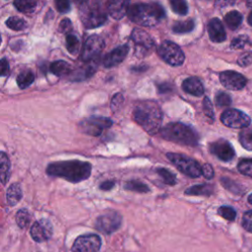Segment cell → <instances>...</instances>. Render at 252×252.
Instances as JSON below:
<instances>
[{
  "instance_id": "cell-1",
  "label": "cell",
  "mask_w": 252,
  "mask_h": 252,
  "mask_svg": "<svg viewBox=\"0 0 252 252\" xmlns=\"http://www.w3.org/2000/svg\"><path fill=\"white\" fill-rule=\"evenodd\" d=\"M92 165L83 160H64L49 163L46 167V173L50 176L61 177L72 183L81 182L90 177Z\"/></svg>"
},
{
  "instance_id": "cell-2",
  "label": "cell",
  "mask_w": 252,
  "mask_h": 252,
  "mask_svg": "<svg viewBox=\"0 0 252 252\" xmlns=\"http://www.w3.org/2000/svg\"><path fill=\"white\" fill-rule=\"evenodd\" d=\"M134 120L149 134L155 135L160 128L162 112L158 103L154 101H142L133 110Z\"/></svg>"
},
{
  "instance_id": "cell-3",
  "label": "cell",
  "mask_w": 252,
  "mask_h": 252,
  "mask_svg": "<svg viewBox=\"0 0 252 252\" xmlns=\"http://www.w3.org/2000/svg\"><path fill=\"white\" fill-rule=\"evenodd\" d=\"M127 16L138 25L153 27L164 19L165 12L158 3H136L129 6Z\"/></svg>"
},
{
  "instance_id": "cell-4",
  "label": "cell",
  "mask_w": 252,
  "mask_h": 252,
  "mask_svg": "<svg viewBox=\"0 0 252 252\" xmlns=\"http://www.w3.org/2000/svg\"><path fill=\"white\" fill-rule=\"evenodd\" d=\"M160 135L163 139L185 146H196L199 141L197 132L181 122H171L166 124L161 130Z\"/></svg>"
},
{
  "instance_id": "cell-5",
  "label": "cell",
  "mask_w": 252,
  "mask_h": 252,
  "mask_svg": "<svg viewBox=\"0 0 252 252\" xmlns=\"http://www.w3.org/2000/svg\"><path fill=\"white\" fill-rule=\"evenodd\" d=\"M80 7V18L85 28L94 29L106 22L107 16L99 0H94L91 3L87 2Z\"/></svg>"
},
{
  "instance_id": "cell-6",
  "label": "cell",
  "mask_w": 252,
  "mask_h": 252,
  "mask_svg": "<svg viewBox=\"0 0 252 252\" xmlns=\"http://www.w3.org/2000/svg\"><path fill=\"white\" fill-rule=\"evenodd\" d=\"M166 157L172 162V164L183 174L191 178H197L202 175V166L197 160L182 154L168 153Z\"/></svg>"
},
{
  "instance_id": "cell-7",
  "label": "cell",
  "mask_w": 252,
  "mask_h": 252,
  "mask_svg": "<svg viewBox=\"0 0 252 252\" xmlns=\"http://www.w3.org/2000/svg\"><path fill=\"white\" fill-rule=\"evenodd\" d=\"M159 57L172 66H180L183 64L185 56L182 49L172 41H162L158 47Z\"/></svg>"
},
{
  "instance_id": "cell-8",
  "label": "cell",
  "mask_w": 252,
  "mask_h": 252,
  "mask_svg": "<svg viewBox=\"0 0 252 252\" xmlns=\"http://www.w3.org/2000/svg\"><path fill=\"white\" fill-rule=\"evenodd\" d=\"M220 121L222 122L223 125L227 127L235 129H244L250 125L251 119L243 111L232 108L224 110L221 113Z\"/></svg>"
},
{
  "instance_id": "cell-9",
  "label": "cell",
  "mask_w": 252,
  "mask_h": 252,
  "mask_svg": "<svg viewBox=\"0 0 252 252\" xmlns=\"http://www.w3.org/2000/svg\"><path fill=\"white\" fill-rule=\"evenodd\" d=\"M112 120L107 117L92 116L80 123V129L83 133L91 136H98L103 130L111 127Z\"/></svg>"
},
{
  "instance_id": "cell-10",
  "label": "cell",
  "mask_w": 252,
  "mask_h": 252,
  "mask_svg": "<svg viewBox=\"0 0 252 252\" xmlns=\"http://www.w3.org/2000/svg\"><path fill=\"white\" fill-rule=\"evenodd\" d=\"M104 47V40L97 34H93L87 38L84 43L81 58L83 61L88 62L99 57L100 52Z\"/></svg>"
},
{
  "instance_id": "cell-11",
  "label": "cell",
  "mask_w": 252,
  "mask_h": 252,
  "mask_svg": "<svg viewBox=\"0 0 252 252\" xmlns=\"http://www.w3.org/2000/svg\"><path fill=\"white\" fill-rule=\"evenodd\" d=\"M121 220V216L117 212L108 211L96 219L95 227L104 234H110L119 228Z\"/></svg>"
},
{
  "instance_id": "cell-12",
  "label": "cell",
  "mask_w": 252,
  "mask_h": 252,
  "mask_svg": "<svg viewBox=\"0 0 252 252\" xmlns=\"http://www.w3.org/2000/svg\"><path fill=\"white\" fill-rule=\"evenodd\" d=\"M101 246L100 237L97 234H83L76 238L72 245V252H97Z\"/></svg>"
},
{
  "instance_id": "cell-13",
  "label": "cell",
  "mask_w": 252,
  "mask_h": 252,
  "mask_svg": "<svg viewBox=\"0 0 252 252\" xmlns=\"http://www.w3.org/2000/svg\"><path fill=\"white\" fill-rule=\"evenodd\" d=\"M131 39L135 43L138 56H145L150 53L155 45L151 35L142 29H134L131 33Z\"/></svg>"
},
{
  "instance_id": "cell-14",
  "label": "cell",
  "mask_w": 252,
  "mask_h": 252,
  "mask_svg": "<svg viewBox=\"0 0 252 252\" xmlns=\"http://www.w3.org/2000/svg\"><path fill=\"white\" fill-rule=\"evenodd\" d=\"M220 81L221 85L231 91H239L246 85V78L235 71H223L220 74Z\"/></svg>"
},
{
  "instance_id": "cell-15",
  "label": "cell",
  "mask_w": 252,
  "mask_h": 252,
  "mask_svg": "<svg viewBox=\"0 0 252 252\" xmlns=\"http://www.w3.org/2000/svg\"><path fill=\"white\" fill-rule=\"evenodd\" d=\"M52 224L46 219L36 220L31 227V235L36 242H43L48 240L52 235Z\"/></svg>"
},
{
  "instance_id": "cell-16",
  "label": "cell",
  "mask_w": 252,
  "mask_h": 252,
  "mask_svg": "<svg viewBox=\"0 0 252 252\" xmlns=\"http://www.w3.org/2000/svg\"><path fill=\"white\" fill-rule=\"evenodd\" d=\"M210 152L222 161H229L234 157L232 146L223 139L212 143L210 145Z\"/></svg>"
},
{
  "instance_id": "cell-17",
  "label": "cell",
  "mask_w": 252,
  "mask_h": 252,
  "mask_svg": "<svg viewBox=\"0 0 252 252\" xmlns=\"http://www.w3.org/2000/svg\"><path fill=\"white\" fill-rule=\"evenodd\" d=\"M129 52V46L124 44L120 45L113 50H111L109 53H107L103 59V65L106 68L114 67L118 64H120L127 56Z\"/></svg>"
},
{
  "instance_id": "cell-18",
  "label": "cell",
  "mask_w": 252,
  "mask_h": 252,
  "mask_svg": "<svg viewBox=\"0 0 252 252\" xmlns=\"http://www.w3.org/2000/svg\"><path fill=\"white\" fill-rule=\"evenodd\" d=\"M208 33L210 39L214 42H222L226 38V33L224 32L221 22L218 18H213L209 21L207 26Z\"/></svg>"
},
{
  "instance_id": "cell-19",
  "label": "cell",
  "mask_w": 252,
  "mask_h": 252,
  "mask_svg": "<svg viewBox=\"0 0 252 252\" xmlns=\"http://www.w3.org/2000/svg\"><path fill=\"white\" fill-rule=\"evenodd\" d=\"M130 0H109L106 6L108 14L115 20L122 19L128 11Z\"/></svg>"
},
{
  "instance_id": "cell-20",
  "label": "cell",
  "mask_w": 252,
  "mask_h": 252,
  "mask_svg": "<svg viewBox=\"0 0 252 252\" xmlns=\"http://www.w3.org/2000/svg\"><path fill=\"white\" fill-rule=\"evenodd\" d=\"M182 89L185 93L194 96H201L204 94V87L201 81L196 77H190L183 81Z\"/></svg>"
},
{
  "instance_id": "cell-21",
  "label": "cell",
  "mask_w": 252,
  "mask_h": 252,
  "mask_svg": "<svg viewBox=\"0 0 252 252\" xmlns=\"http://www.w3.org/2000/svg\"><path fill=\"white\" fill-rule=\"evenodd\" d=\"M49 70L52 74H54L58 77L67 76L72 73L71 65L63 60H57V61L52 62L49 66Z\"/></svg>"
},
{
  "instance_id": "cell-22",
  "label": "cell",
  "mask_w": 252,
  "mask_h": 252,
  "mask_svg": "<svg viewBox=\"0 0 252 252\" xmlns=\"http://www.w3.org/2000/svg\"><path fill=\"white\" fill-rule=\"evenodd\" d=\"M22 199V189L20 184L13 183L7 190L6 201L10 207L16 206Z\"/></svg>"
},
{
  "instance_id": "cell-23",
  "label": "cell",
  "mask_w": 252,
  "mask_h": 252,
  "mask_svg": "<svg viewBox=\"0 0 252 252\" xmlns=\"http://www.w3.org/2000/svg\"><path fill=\"white\" fill-rule=\"evenodd\" d=\"M10 169L11 163L8 156L2 152L0 156V179L2 185H5L10 177Z\"/></svg>"
},
{
  "instance_id": "cell-24",
  "label": "cell",
  "mask_w": 252,
  "mask_h": 252,
  "mask_svg": "<svg viewBox=\"0 0 252 252\" xmlns=\"http://www.w3.org/2000/svg\"><path fill=\"white\" fill-rule=\"evenodd\" d=\"M212 193H213V186L210 184L193 185L185 190V194L190 196H209Z\"/></svg>"
},
{
  "instance_id": "cell-25",
  "label": "cell",
  "mask_w": 252,
  "mask_h": 252,
  "mask_svg": "<svg viewBox=\"0 0 252 252\" xmlns=\"http://www.w3.org/2000/svg\"><path fill=\"white\" fill-rule=\"evenodd\" d=\"M224 22L230 30H235L242 22V15L237 11H230L224 16Z\"/></svg>"
},
{
  "instance_id": "cell-26",
  "label": "cell",
  "mask_w": 252,
  "mask_h": 252,
  "mask_svg": "<svg viewBox=\"0 0 252 252\" xmlns=\"http://www.w3.org/2000/svg\"><path fill=\"white\" fill-rule=\"evenodd\" d=\"M33 81H34V75L30 70L21 72L17 77V84L20 89H27L33 83Z\"/></svg>"
},
{
  "instance_id": "cell-27",
  "label": "cell",
  "mask_w": 252,
  "mask_h": 252,
  "mask_svg": "<svg viewBox=\"0 0 252 252\" xmlns=\"http://www.w3.org/2000/svg\"><path fill=\"white\" fill-rule=\"evenodd\" d=\"M37 5L36 0H15L14 6L22 13H32Z\"/></svg>"
},
{
  "instance_id": "cell-28",
  "label": "cell",
  "mask_w": 252,
  "mask_h": 252,
  "mask_svg": "<svg viewBox=\"0 0 252 252\" xmlns=\"http://www.w3.org/2000/svg\"><path fill=\"white\" fill-rule=\"evenodd\" d=\"M194 27H195L194 21L190 19V20H186V21L176 22L172 27V31L175 33H186V32H192Z\"/></svg>"
},
{
  "instance_id": "cell-29",
  "label": "cell",
  "mask_w": 252,
  "mask_h": 252,
  "mask_svg": "<svg viewBox=\"0 0 252 252\" xmlns=\"http://www.w3.org/2000/svg\"><path fill=\"white\" fill-rule=\"evenodd\" d=\"M124 188L129 191L139 192V193H148L150 192V188L143 182L138 180H130L124 184Z\"/></svg>"
},
{
  "instance_id": "cell-30",
  "label": "cell",
  "mask_w": 252,
  "mask_h": 252,
  "mask_svg": "<svg viewBox=\"0 0 252 252\" xmlns=\"http://www.w3.org/2000/svg\"><path fill=\"white\" fill-rule=\"evenodd\" d=\"M239 142L246 150L252 151V128H244L239 134Z\"/></svg>"
},
{
  "instance_id": "cell-31",
  "label": "cell",
  "mask_w": 252,
  "mask_h": 252,
  "mask_svg": "<svg viewBox=\"0 0 252 252\" xmlns=\"http://www.w3.org/2000/svg\"><path fill=\"white\" fill-rule=\"evenodd\" d=\"M16 221L21 228H26L31 221V214L27 209H21L16 214Z\"/></svg>"
},
{
  "instance_id": "cell-32",
  "label": "cell",
  "mask_w": 252,
  "mask_h": 252,
  "mask_svg": "<svg viewBox=\"0 0 252 252\" xmlns=\"http://www.w3.org/2000/svg\"><path fill=\"white\" fill-rule=\"evenodd\" d=\"M172 11L178 15H186L188 13V5L185 0H168Z\"/></svg>"
},
{
  "instance_id": "cell-33",
  "label": "cell",
  "mask_w": 252,
  "mask_h": 252,
  "mask_svg": "<svg viewBox=\"0 0 252 252\" xmlns=\"http://www.w3.org/2000/svg\"><path fill=\"white\" fill-rule=\"evenodd\" d=\"M66 47L68 49V51L72 54H77L79 52V49H80V40L79 38L72 34V33H69L67 34L66 36Z\"/></svg>"
},
{
  "instance_id": "cell-34",
  "label": "cell",
  "mask_w": 252,
  "mask_h": 252,
  "mask_svg": "<svg viewBox=\"0 0 252 252\" xmlns=\"http://www.w3.org/2000/svg\"><path fill=\"white\" fill-rule=\"evenodd\" d=\"M157 173L162 178V180L168 184V185H174L176 183V178H175V175L169 171L167 168H164V167H158L157 168Z\"/></svg>"
},
{
  "instance_id": "cell-35",
  "label": "cell",
  "mask_w": 252,
  "mask_h": 252,
  "mask_svg": "<svg viewBox=\"0 0 252 252\" xmlns=\"http://www.w3.org/2000/svg\"><path fill=\"white\" fill-rule=\"evenodd\" d=\"M6 26L13 31H23L27 27V23L17 17H10L6 21Z\"/></svg>"
},
{
  "instance_id": "cell-36",
  "label": "cell",
  "mask_w": 252,
  "mask_h": 252,
  "mask_svg": "<svg viewBox=\"0 0 252 252\" xmlns=\"http://www.w3.org/2000/svg\"><path fill=\"white\" fill-rule=\"evenodd\" d=\"M218 214L227 220H234L236 217V212L233 208L229 206H221L218 210Z\"/></svg>"
},
{
  "instance_id": "cell-37",
  "label": "cell",
  "mask_w": 252,
  "mask_h": 252,
  "mask_svg": "<svg viewBox=\"0 0 252 252\" xmlns=\"http://www.w3.org/2000/svg\"><path fill=\"white\" fill-rule=\"evenodd\" d=\"M237 168L240 173L252 177V158L240 160L237 165Z\"/></svg>"
},
{
  "instance_id": "cell-38",
  "label": "cell",
  "mask_w": 252,
  "mask_h": 252,
  "mask_svg": "<svg viewBox=\"0 0 252 252\" xmlns=\"http://www.w3.org/2000/svg\"><path fill=\"white\" fill-rule=\"evenodd\" d=\"M249 43H250V40H249L248 36L239 35V36H236L232 39V41L230 43V47L233 48V49H240V48H243L246 44H249Z\"/></svg>"
},
{
  "instance_id": "cell-39",
  "label": "cell",
  "mask_w": 252,
  "mask_h": 252,
  "mask_svg": "<svg viewBox=\"0 0 252 252\" xmlns=\"http://www.w3.org/2000/svg\"><path fill=\"white\" fill-rule=\"evenodd\" d=\"M216 103L218 106H228L231 103V98L230 96L223 92H220L216 95Z\"/></svg>"
},
{
  "instance_id": "cell-40",
  "label": "cell",
  "mask_w": 252,
  "mask_h": 252,
  "mask_svg": "<svg viewBox=\"0 0 252 252\" xmlns=\"http://www.w3.org/2000/svg\"><path fill=\"white\" fill-rule=\"evenodd\" d=\"M242 226L249 232H252V210L246 212L242 218Z\"/></svg>"
},
{
  "instance_id": "cell-41",
  "label": "cell",
  "mask_w": 252,
  "mask_h": 252,
  "mask_svg": "<svg viewBox=\"0 0 252 252\" xmlns=\"http://www.w3.org/2000/svg\"><path fill=\"white\" fill-rule=\"evenodd\" d=\"M203 110H204L205 114H206L209 118L214 119L215 114H214L213 104H212V102H211L210 98H209V97H207V96H206V97L204 98V100H203Z\"/></svg>"
},
{
  "instance_id": "cell-42",
  "label": "cell",
  "mask_w": 252,
  "mask_h": 252,
  "mask_svg": "<svg viewBox=\"0 0 252 252\" xmlns=\"http://www.w3.org/2000/svg\"><path fill=\"white\" fill-rule=\"evenodd\" d=\"M56 10L60 13H67L70 11V0H54Z\"/></svg>"
},
{
  "instance_id": "cell-43",
  "label": "cell",
  "mask_w": 252,
  "mask_h": 252,
  "mask_svg": "<svg viewBox=\"0 0 252 252\" xmlns=\"http://www.w3.org/2000/svg\"><path fill=\"white\" fill-rule=\"evenodd\" d=\"M123 95L121 94H115L112 98H111V102H110V107L113 111H116L123 103Z\"/></svg>"
},
{
  "instance_id": "cell-44",
  "label": "cell",
  "mask_w": 252,
  "mask_h": 252,
  "mask_svg": "<svg viewBox=\"0 0 252 252\" xmlns=\"http://www.w3.org/2000/svg\"><path fill=\"white\" fill-rule=\"evenodd\" d=\"M237 63L239 66L241 67H246L248 65H250L252 63V51H248L244 54H242L238 60H237Z\"/></svg>"
},
{
  "instance_id": "cell-45",
  "label": "cell",
  "mask_w": 252,
  "mask_h": 252,
  "mask_svg": "<svg viewBox=\"0 0 252 252\" xmlns=\"http://www.w3.org/2000/svg\"><path fill=\"white\" fill-rule=\"evenodd\" d=\"M72 23L69 19H63L59 24V32L63 33L70 32L72 31Z\"/></svg>"
},
{
  "instance_id": "cell-46",
  "label": "cell",
  "mask_w": 252,
  "mask_h": 252,
  "mask_svg": "<svg viewBox=\"0 0 252 252\" xmlns=\"http://www.w3.org/2000/svg\"><path fill=\"white\" fill-rule=\"evenodd\" d=\"M202 174L207 178V179H212L214 177V168L212 167L211 164L209 163H205L202 166Z\"/></svg>"
},
{
  "instance_id": "cell-47",
  "label": "cell",
  "mask_w": 252,
  "mask_h": 252,
  "mask_svg": "<svg viewBox=\"0 0 252 252\" xmlns=\"http://www.w3.org/2000/svg\"><path fill=\"white\" fill-rule=\"evenodd\" d=\"M9 70H10V67H9L8 61L6 60V58H2L1 59V76L2 77L7 76L9 74Z\"/></svg>"
},
{
  "instance_id": "cell-48",
  "label": "cell",
  "mask_w": 252,
  "mask_h": 252,
  "mask_svg": "<svg viewBox=\"0 0 252 252\" xmlns=\"http://www.w3.org/2000/svg\"><path fill=\"white\" fill-rule=\"evenodd\" d=\"M236 0H217L215 3L216 8H223L225 6H229L235 3Z\"/></svg>"
},
{
  "instance_id": "cell-49",
  "label": "cell",
  "mask_w": 252,
  "mask_h": 252,
  "mask_svg": "<svg viewBox=\"0 0 252 252\" xmlns=\"http://www.w3.org/2000/svg\"><path fill=\"white\" fill-rule=\"evenodd\" d=\"M158 92L160 94H164V93H168L171 91L172 87L170 84L168 83H162V84H159L158 85Z\"/></svg>"
},
{
  "instance_id": "cell-50",
  "label": "cell",
  "mask_w": 252,
  "mask_h": 252,
  "mask_svg": "<svg viewBox=\"0 0 252 252\" xmlns=\"http://www.w3.org/2000/svg\"><path fill=\"white\" fill-rule=\"evenodd\" d=\"M114 182L113 181H110V180H108V181H104V182H102L101 184H100V186H99V188L101 189V190H104V191H108V190H110V189H112L113 187H114Z\"/></svg>"
},
{
  "instance_id": "cell-51",
  "label": "cell",
  "mask_w": 252,
  "mask_h": 252,
  "mask_svg": "<svg viewBox=\"0 0 252 252\" xmlns=\"http://www.w3.org/2000/svg\"><path fill=\"white\" fill-rule=\"evenodd\" d=\"M77 4H79L80 6L81 5H83V4H85V3H87L88 2V0H74Z\"/></svg>"
},
{
  "instance_id": "cell-52",
  "label": "cell",
  "mask_w": 252,
  "mask_h": 252,
  "mask_svg": "<svg viewBox=\"0 0 252 252\" xmlns=\"http://www.w3.org/2000/svg\"><path fill=\"white\" fill-rule=\"evenodd\" d=\"M247 21H248V24H249L250 26H252V11L250 12V14H249V16H248Z\"/></svg>"
},
{
  "instance_id": "cell-53",
  "label": "cell",
  "mask_w": 252,
  "mask_h": 252,
  "mask_svg": "<svg viewBox=\"0 0 252 252\" xmlns=\"http://www.w3.org/2000/svg\"><path fill=\"white\" fill-rule=\"evenodd\" d=\"M248 202L252 205V194H250V195L248 196Z\"/></svg>"
}]
</instances>
